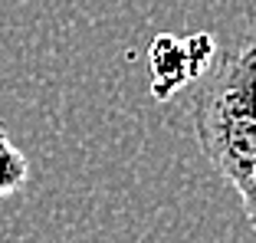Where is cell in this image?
Here are the masks:
<instances>
[{"label": "cell", "instance_id": "3", "mask_svg": "<svg viewBox=\"0 0 256 243\" xmlns=\"http://www.w3.org/2000/svg\"><path fill=\"white\" fill-rule=\"evenodd\" d=\"M30 178V161L26 154L10 142V135L0 128V200L16 194Z\"/></svg>", "mask_w": 256, "mask_h": 243}, {"label": "cell", "instance_id": "1", "mask_svg": "<svg viewBox=\"0 0 256 243\" xmlns=\"http://www.w3.org/2000/svg\"><path fill=\"white\" fill-rule=\"evenodd\" d=\"M256 46L243 40L214 72L200 79L190 99V128L207 164L236 190L246 220L256 210Z\"/></svg>", "mask_w": 256, "mask_h": 243}, {"label": "cell", "instance_id": "2", "mask_svg": "<svg viewBox=\"0 0 256 243\" xmlns=\"http://www.w3.org/2000/svg\"><path fill=\"white\" fill-rule=\"evenodd\" d=\"M214 53V33H190V36H174L158 33L148 46V72H151V96L158 102H168L171 96L190 82H200L210 72Z\"/></svg>", "mask_w": 256, "mask_h": 243}]
</instances>
